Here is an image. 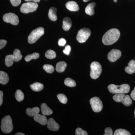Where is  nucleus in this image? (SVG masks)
<instances>
[{"label": "nucleus", "instance_id": "obj_46", "mask_svg": "<svg viewBox=\"0 0 135 135\" xmlns=\"http://www.w3.org/2000/svg\"><path fill=\"white\" fill-rule=\"evenodd\" d=\"M134 114H135V111H134Z\"/></svg>", "mask_w": 135, "mask_h": 135}, {"label": "nucleus", "instance_id": "obj_39", "mask_svg": "<svg viewBox=\"0 0 135 135\" xmlns=\"http://www.w3.org/2000/svg\"><path fill=\"white\" fill-rule=\"evenodd\" d=\"M7 44V41L6 40H0V49H1L4 48Z\"/></svg>", "mask_w": 135, "mask_h": 135}, {"label": "nucleus", "instance_id": "obj_29", "mask_svg": "<svg viewBox=\"0 0 135 135\" xmlns=\"http://www.w3.org/2000/svg\"><path fill=\"white\" fill-rule=\"evenodd\" d=\"M64 83L65 85L68 87H75L76 85L75 81L70 78H67L65 79L64 81Z\"/></svg>", "mask_w": 135, "mask_h": 135}, {"label": "nucleus", "instance_id": "obj_33", "mask_svg": "<svg viewBox=\"0 0 135 135\" xmlns=\"http://www.w3.org/2000/svg\"><path fill=\"white\" fill-rule=\"evenodd\" d=\"M57 97L60 103L64 104L67 103L68 99L65 95L62 94H59L57 95Z\"/></svg>", "mask_w": 135, "mask_h": 135}, {"label": "nucleus", "instance_id": "obj_12", "mask_svg": "<svg viewBox=\"0 0 135 135\" xmlns=\"http://www.w3.org/2000/svg\"><path fill=\"white\" fill-rule=\"evenodd\" d=\"M33 119L36 122L43 126H45L47 123V119L45 115H41L38 113L34 116Z\"/></svg>", "mask_w": 135, "mask_h": 135}, {"label": "nucleus", "instance_id": "obj_18", "mask_svg": "<svg viewBox=\"0 0 135 135\" xmlns=\"http://www.w3.org/2000/svg\"><path fill=\"white\" fill-rule=\"evenodd\" d=\"M9 78L7 74L3 71H0V83L2 84L5 85L8 82Z\"/></svg>", "mask_w": 135, "mask_h": 135}, {"label": "nucleus", "instance_id": "obj_13", "mask_svg": "<svg viewBox=\"0 0 135 135\" xmlns=\"http://www.w3.org/2000/svg\"><path fill=\"white\" fill-rule=\"evenodd\" d=\"M66 7L68 9L71 11H78L79 9V5L75 1H70L66 3Z\"/></svg>", "mask_w": 135, "mask_h": 135}, {"label": "nucleus", "instance_id": "obj_4", "mask_svg": "<svg viewBox=\"0 0 135 135\" xmlns=\"http://www.w3.org/2000/svg\"><path fill=\"white\" fill-rule=\"evenodd\" d=\"M44 30L43 27H39L32 31L28 37V42L29 44H33L44 34Z\"/></svg>", "mask_w": 135, "mask_h": 135}, {"label": "nucleus", "instance_id": "obj_36", "mask_svg": "<svg viewBox=\"0 0 135 135\" xmlns=\"http://www.w3.org/2000/svg\"><path fill=\"white\" fill-rule=\"evenodd\" d=\"M11 4L14 7L18 6L21 3V0H9Z\"/></svg>", "mask_w": 135, "mask_h": 135}, {"label": "nucleus", "instance_id": "obj_40", "mask_svg": "<svg viewBox=\"0 0 135 135\" xmlns=\"http://www.w3.org/2000/svg\"><path fill=\"white\" fill-rule=\"evenodd\" d=\"M131 98H132L133 100L135 101V87L134 90L131 92Z\"/></svg>", "mask_w": 135, "mask_h": 135}, {"label": "nucleus", "instance_id": "obj_15", "mask_svg": "<svg viewBox=\"0 0 135 135\" xmlns=\"http://www.w3.org/2000/svg\"><path fill=\"white\" fill-rule=\"evenodd\" d=\"M57 9L55 7H52L49 10L48 16L49 19L52 21H56L57 19L56 12Z\"/></svg>", "mask_w": 135, "mask_h": 135}, {"label": "nucleus", "instance_id": "obj_41", "mask_svg": "<svg viewBox=\"0 0 135 135\" xmlns=\"http://www.w3.org/2000/svg\"><path fill=\"white\" fill-rule=\"evenodd\" d=\"M3 95V93L2 91H0V105H1L2 104Z\"/></svg>", "mask_w": 135, "mask_h": 135}, {"label": "nucleus", "instance_id": "obj_10", "mask_svg": "<svg viewBox=\"0 0 135 135\" xmlns=\"http://www.w3.org/2000/svg\"><path fill=\"white\" fill-rule=\"evenodd\" d=\"M121 56V52L119 50L114 49L111 50L108 54V59L110 62H114L118 60Z\"/></svg>", "mask_w": 135, "mask_h": 135}, {"label": "nucleus", "instance_id": "obj_5", "mask_svg": "<svg viewBox=\"0 0 135 135\" xmlns=\"http://www.w3.org/2000/svg\"><path fill=\"white\" fill-rule=\"evenodd\" d=\"M90 76L93 79H96L100 76L102 72V66L97 62H94L90 65Z\"/></svg>", "mask_w": 135, "mask_h": 135}, {"label": "nucleus", "instance_id": "obj_17", "mask_svg": "<svg viewBox=\"0 0 135 135\" xmlns=\"http://www.w3.org/2000/svg\"><path fill=\"white\" fill-rule=\"evenodd\" d=\"M41 110L42 113L45 116H48L53 113V112L47 106L46 103H42L41 105Z\"/></svg>", "mask_w": 135, "mask_h": 135}, {"label": "nucleus", "instance_id": "obj_22", "mask_svg": "<svg viewBox=\"0 0 135 135\" xmlns=\"http://www.w3.org/2000/svg\"><path fill=\"white\" fill-rule=\"evenodd\" d=\"M31 89L35 92H40L44 88V85L39 82L34 83L30 85Z\"/></svg>", "mask_w": 135, "mask_h": 135}, {"label": "nucleus", "instance_id": "obj_45", "mask_svg": "<svg viewBox=\"0 0 135 135\" xmlns=\"http://www.w3.org/2000/svg\"><path fill=\"white\" fill-rule=\"evenodd\" d=\"M114 2H117V0H114Z\"/></svg>", "mask_w": 135, "mask_h": 135}, {"label": "nucleus", "instance_id": "obj_20", "mask_svg": "<svg viewBox=\"0 0 135 135\" xmlns=\"http://www.w3.org/2000/svg\"><path fill=\"white\" fill-rule=\"evenodd\" d=\"M96 3L95 2H92L90 3L87 5L85 9V12L87 15L89 16H92L94 15L95 11H94V8L95 6Z\"/></svg>", "mask_w": 135, "mask_h": 135}, {"label": "nucleus", "instance_id": "obj_25", "mask_svg": "<svg viewBox=\"0 0 135 135\" xmlns=\"http://www.w3.org/2000/svg\"><path fill=\"white\" fill-rule=\"evenodd\" d=\"M121 103L126 106H129L132 104V101L129 95H126L123 98Z\"/></svg>", "mask_w": 135, "mask_h": 135}, {"label": "nucleus", "instance_id": "obj_42", "mask_svg": "<svg viewBox=\"0 0 135 135\" xmlns=\"http://www.w3.org/2000/svg\"><path fill=\"white\" fill-rule=\"evenodd\" d=\"M25 1L26 2H28L38 3L40 2V0H25Z\"/></svg>", "mask_w": 135, "mask_h": 135}, {"label": "nucleus", "instance_id": "obj_2", "mask_svg": "<svg viewBox=\"0 0 135 135\" xmlns=\"http://www.w3.org/2000/svg\"><path fill=\"white\" fill-rule=\"evenodd\" d=\"M130 88L129 85L126 84L119 86L111 84L108 86L109 92L113 94H127L129 92Z\"/></svg>", "mask_w": 135, "mask_h": 135}, {"label": "nucleus", "instance_id": "obj_6", "mask_svg": "<svg viewBox=\"0 0 135 135\" xmlns=\"http://www.w3.org/2000/svg\"><path fill=\"white\" fill-rule=\"evenodd\" d=\"M91 35V31L88 28H83L80 29L77 33L76 39L80 43L85 42Z\"/></svg>", "mask_w": 135, "mask_h": 135}, {"label": "nucleus", "instance_id": "obj_7", "mask_svg": "<svg viewBox=\"0 0 135 135\" xmlns=\"http://www.w3.org/2000/svg\"><path fill=\"white\" fill-rule=\"evenodd\" d=\"M38 5L36 3L28 2L22 4L20 8V11L22 13H27L33 12L37 9Z\"/></svg>", "mask_w": 135, "mask_h": 135}, {"label": "nucleus", "instance_id": "obj_11", "mask_svg": "<svg viewBox=\"0 0 135 135\" xmlns=\"http://www.w3.org/2000/svg\"><path fill=\"white\" fill-rule=\"evenodd\" d=\"M47 127L49 129L53 131H57L59 129V125L53 118H50L48 120Z\"/></svg>", "mask_w": 135, "mask_h": 135}, {"label": "nucleus", "instance_id": "obj_26", "mask_svg": "<svg viewBox=\"0 0 135 135\" xmlns=\"http://www.w3.org/2000/svg\"><path fill=\"white\" fill-rule=\"evenodd\" d=\"M40 55L38 53H34L31 55H27L25 57V60L26 62H29L32 59H36L39 58Z\"/></svg>", "mask_w": 135, "mask_h": 135}, {"label": "nucleus", "instance_id": "obj_37", "mask_svg": "<svg viewBox=\"0 0 135 135\" xmlns=\"http://www.w3.org/2000/svg\"><path fill=\"white\" fill-rule=\"evenodd\" d=\"M104 135H112L113 134L112 129L111 128H107L105 129Z\"/></svg>", "mask_w": 135, "mask_h": 135}, {"label": "nucleus", "instance_id": "obj_16", "mask_svg": "<svg viewBox=\"0 0 135 135\" xmlns=\"http://www.w3.org/2000/svg\"><path fill=\"white\" fill-rule=\"evenodd\" d=\"M72 21L70 18L66 17L64 18L63 21L62 28L64 31H68L72 26Z\"/></svg>", "mask_w": 135, "mask_h": 135}, {"label": "nucleus", "instance_id": "obj_9", "mask_svg": "<svg viewBox=\"0 0 135 135\" xmlns=\"http://www.w3.org/2000/svg\"><path fill=\"white\" fill-rule=\"evenodd\" d=\"M3 19L5 22L10 23L14 25H17L19 23L18 17L16 15L11 12L5 14L3 17Z\"/></svg>", "mask_w": 135, "mask_h": 135}, {"label": "nucleus", "instance_id": "obj_27", "mask_svg": "<svg viewBox=\"0 0 135 135\" xmlns=\"http://www.w3.org/2000/svg\"><path fill=\"white\" fill-rule=\"evenodd\" d=\"M15 97L17 101L20 102L23 100L24 98V95L20 90L18 89L17 90L15 93Z\"/></svg>", "mask_w": 135, "mask_h": 135}, {"label": "nucleus", "instance_id": "obj_21", "mask_svg": "<svg viewBox=\"0 0 135 135\" xmlns=\"http://www.w3.org/2000/svg\"><path fill=\"white\" fill-rule=\"evenodd\" d=\"M40 109L38 107H35L32 108H27L26 110V113L28 116L32 117L34 116L40 112Z\"/></svg>", "mask_w": 135, "mask_h": 135}, {"label": "nucleus", "instance_id": "obj_1", "mask_svg": "<svg viewBox=\"0 0 135 135\" xmlns=\"http://www.w3.org/2000/svg\"><path fill=\"white\" fill-rule=\"evenodd\" d=\"M120 36L118 29L113 28L106 32L102 38V42L105 45H110L118 40Z\"/></svg>", "mask_w": 135, "mask_h": 135}, {"label": "nucleus", "instance_id": "obj_38", "mask_svg": "<svg viewBox=\"0 0 135 135\" xmlns=\"http://www.w3.org/2000/svg\"><path fill=\"white\" fill-rule=\"evenodd\" d=\"M58 45L60 46H64L66 44V41L65 39L60 38L58 42Z\"/></svg>", "mask_w": 135, "mask_h": 135}, {"label": "nucleus", "instance_id": "obj_14", "mask_svg": "<svg viewBox=\"0 0 135 135\" xmlns=\"http://www.w3.org/2000/svg\"><path fill=\"white\" fill-rule=\"evenodd\" d=\"M125 71L129 74H132L135 72V60H131L128 64V66L125 68Z\"/></svg>", "mask_w": 135, "mask_h": 135}, {"label": "nucleus", "instance_id": "obj_43", "mask_svg": "<svg viewBox=\"0 0 135 135\" xmlns=\"http://www.w3.org/2000/svg\"><path fill=\"white\" fill-rule=\"evenodd\" d=\"M15 135H25L24 134L22 133H17Z\"/></svg>", "mask_w": 135, "mask_h": 135}, {"label": "nucleus", "instance_id": "obj_32", "mask_svg": "<svg viewBox=\"0 0 135 135\" xmlns=\"http://www.w3.org/2000/svg\"><path fill=\"white\" fill-rule=\"evenodd\" d=\"M43 69L48 73H52L54 71V68L53 66L49 64H45L43 66Z\"/></svg>", "mask_w": 135, "mask_h": 135}, {"label": "nucleus", "instance_id": "obj_23", "mask_svg": "<svg viewBox=\"0 0 135 135\" xmlns=\"http://www.w3.org/2000/svg\"><path fill=\"white\" fill-rule=\"evenodd\" d=\"M14 60L15 62H17L21 60L22 58V56L20 50L18 49H16L13 52V55Z\"/></svg>", "mask_w": 135, "mask_h": 135}, {"label": "nucleus", "instance_id": "obj_28", "mask_svg": "<svg viewBox=\"0 0 135 135\" xmlns=\"http://www.w3.org/2000/svg\"><path fill=\"white\" fill-rule=\"evenodd\" d=\"M45 56L46 58L49 59H52L55 58L56 56V54L54 51L51 50H49L45 53Z\"/></svg>", "mask_w": 135, "mask_h": 135}, {"label": "nucleus", "instance_id": "obj_3", "mask_svg": "<svg viewBox=\"0 0 135 135\" xmlns=\"http://www.w3.org/2000/svg\"><path fill=\"white\" fill-rule=\"evenodd\" d=\"M1 129L3 133H9L12 132L13 129L12 121L11 117L9 115L5 116L1 121Z\"/></svg>", "mask_w": 135, "mask_h": 135}, {"label": "nucleus", "instance_id": "obj_44", "mask_svg": "<svg viewBox=\"0 0 135 135\" xmlns=\"http://www.w3.org/2000/svg\"><path fill=\"white\" fill-rule=\"evenodd\" d=\"M84 2H87L89 1H90V0H83Z\"/></svg>", "mask_w": 135, "mask_h": 135}, {"label": "nucleus", "instance_id": "obj_30", "mask_svg": "<svg viewBox=\"0 0 135 135\" xmlns=\"http://www.w3.org/2000/svg\"><path fill=\"white\" fill-rule=\"evenodd\" d=\"M113 135H130V132L126 129H119L115 131Z\"/></svg>", "mask_w": 135, "mask_h": 135}, {"label": "nucleus", "instance_id": "obj_8", "mask_svg": "<svg viewBox=\"0 0 135 135\" xmlns=\"http://www.w3.org/2000/svg\"><path fill=\"white\" fill-rule=\"evenodd\" d=\"M92 110L95 112H101L103 107V103L101 99L97 97L92 98L90 100Z\"/></svg>", "mask_w": 135, "mask_h": 135}, {"label": "nucleus", "instance_id": "obj_35", "mask_svg": "<svg viewBox=\"0 0 135 135\" xmlns=\"http://www.w3.org/2000/svg\"><path fill=\"white\" fill-rule=\"evenodd\" d=\"M71 50V47L69 45H67L65 47L64 49L63 50V53L67 55H70Z\"/></svg>", "mask_w": 135, "mask_h": 135}, {"label": "nucleus", "instance_id": "obj_34", "mask_svg": "<svg viewBox=\"0 0 135 135\" xmlns=\"http://www.w3.org/2000/svg\"><path fill=\"white\" fill-rule=\"evenodd\" d=\"M75 134L76 135H87L88 133L86 131L83 130L80 128H78L75 131Z\"/></svg>", "mask_w": 135, "mask_h": 135}, {"label": "nucleus", "instance_id": "obj_24", "mask_svg": "<svg viewBox=\"0 0 135 135\" xmlns=\"http://www.w3.org/2000/svg\"><path fill=\"white\" fill-rule=\"evenodd\" d=\"M14 57L12 55H8L6 56L5 59V65L8 67H10L14 64Z\"/></svg>", "mask_w": 135, "mask_h": 135}, {"label": "nucleus", "instance_id": "obj_19", "mask_svg": "<svg viewBox=\"0 0 135 135\" xmlns=\"http://www.w3.org/2000/svg\"><path fill=\"white\" fill-rule=\"evenodd\" d=\"M67 64L64 61H60L57 64L56 70L58 73H62L65 70Z\"/></svg>", "mask_w": 135, "mask_h": 135}, {"label": "nucleus", "instance_id": "obj_31", "mask_svg": "<svg viewBox=\"0 0 135 135\" xmlns=\"http://www.w3.org/2000/svg\"><path fill=\"white\" fill-rule=\"evenodd\" d=\"M125 95H126L124 94H116L113 97V98L116 102L121 103L123 98Z\"/></svg>", "mask_w": 135, "mask_h": 135}]
</instances>
